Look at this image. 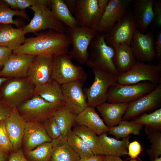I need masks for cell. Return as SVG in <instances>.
<instances>
[{
    "mask_svg": "<svg viewBox=\"0 0 161 161\" xmlns=\"http://www.w3.org/2000/svg\"><path fill=\"white\" fill-rule=\"evenodd\" d=\"M33 95H38L51 103L64 104L61 85L52 79L44 85L35 87Z\"/></svg>",
    "mask_w": 161,
    "mask_h": 161,
    "instance_id": "27",
    "label": "cell"
},
{
    "mask_svg": "<svg viewBox=\"0 0 161 161\" xmlns=\"http://www.w3.org/2000/svg\"><path fill=\"white\" fill-rule=\"evenodd\" d=\"M151 161H161V157H159L154 159V160H151Z\"/></svg>",
    "mask_w": 161,
    "mask_h": 161,
    "instance_id": "54",
    "label": "cell"
},
{
    "mask_svg": "<svg viewBox=\"0 0 161 161\" xmlns=\"http://www.w3.org/2000/svg\"><path fill=\"white\" fill-rule=\"evenodd\" d=\"M84 83L78 81L61 85L64 105L76 116L88 106L83 91Z\"/></svg>",
    "mask_w": 161,
    "mask_h": 161,
    "instance_id": "15",
    "label": "cell"
},
{
    "mask_svg": "<svg viewBox=\"0 0 161 161\" xmlns=\"http://www.w3.org/2000/svg\"><path fill=\"white\" fill-rule=\"evenodd\" d=\"M137 29L133 15L126 14L105 35V42L113 48L123 44L130 45Z\"/></svg>",
    "mask_w": 161,
    "mask_h": 161,
    "instance_id": "11",
    "label": "cell"
},
{
    "mask_svg": "<svg viewBox=\"0 0 161 161\" xmlns=\"http://www.w3.org/2000/svg\"><path fill=\"white\" fill-rule=\"evenodd\" d=\"M25 35L22 27L16 28L10 24H0V46L13 51L24 43Z\"/></svg>",
    "mask_w": 161,
    "mask_h": 161,
    "instance_id": "24",
    "label": "cell"
},
{
    "mask_svg": "<svg viewBox=\"0 0 161 161\" xmlns=\"http://www.w3.org/2000/svg\"><path fill=\"white\" fill-rule=\"evenodd\" d=\"M66 33L69 39L72 49L68 54L72 59L83 64L86 63L88 50L92 39L98 33L95 29L78 26L68 27Z\"/></svg>",
    "mask_w": 161,
    "mask_h": 161,
    "instance_id": "8",
    "label": "cell"
},
{
    "mask_svg": "<svg viewBox=\"0 0 161 161\" xmlns=\"http://www.w3.org/2000/svg\"><path fill=\"white\" fill-rule=\"evenodd\" d=\"M4 1L11 8L14 9H18L16 0H4Z\"/></svg>",
    "mask_w": 161,
    "mask_h": 161,
    "instance_id": "51",
    "label": "cell"
},
{
    "mask_svg": "<svg viewBox=\"0 0 161 161\" xmlns=\"http://www.w3.org/2000/svg\"><path fill=\"white\" fill-rule=\"evenodd\" d=\"M75 123L84 126L99 136L107 133L109 128L104 123L95 110V108L88 106L75 116Z\"/></svg>",
    "mask_w": 161,
    "mask_h": 161,
    "instance_id": "21",
    "label": "cell"
},
{
    "mask_svg": "<svg viewBox=\"0 0 161 161\" xmlns=\"http://www.w3.org/2000/svg\"><path fill=\"white\" fill-rule=\"evenodd\" d=\"M158 85L149 81L130 85L116 82L108 88L107 101L108 103H129L151 92Z\"/></svg>",
    "mask_w": 161,
    "mask_h": 161,
    "instance_id": "4",
    "label": "cell"
},
{
    "mask_svg": "<svg viewBox=\"0 0 161 161\" xmlns=\"http://www.w3.org/2000/svg\"><path fill=\"white\" fill-rule=\"evenodd\" d=\"M13 52L9 48L0 46V67L3 66L8 56Z\"/></svg>",
    "mask_w": 161,
    "mask_h": 161,
    "instance_id": "45",
    "label": "cell"
},
{
    "mask_svg": "<svg viewBox=\"0 0 161 161\" xmlns=\"http://www.w3.org/2000/svg\"><path fill=\"white\" fill-rule=\"evenodd\" d=\"M75 116L64 104L55 112L53 117L61 129L62 136L66 137L72 130V127L75 123Z\"/></svg>",
    "mask_w": 161,
    "mask_h": 161,
    "instance_id": "31",
    "label": "cell"
},
{
    "mask_svg": "<svg viewBox=\"0 0 161 161\" xmlns=\"http://www.w3.org/2000/svg\"><path fill=\"white\" fill-rule=\"evenodd\" d=\"M51 10L56 18L68 27L78 26L77 21L63 0H51Z\"/></svg>",
    "mask_w": 161,
    "mask_h": 161,
    "instance_id": "29",
    "label": "cell"
},
{
    "mask_svg": "<svg viewBox=\"0 0 161 161\" xmlns=\"http://www.w3.org/2000/svg\"><path fill=\"white\" fill-rule=\"evenodd\" d=\"M129 103H108L101 104L96 108L109 128L115 126L122 120Z\"/></svg>",
    "mask_w": 161,
    "mask_h": 161,
    "instance_id": "23",
    "label": "cell"
},
{
    "mask_svg": "<svg viewBox=\"0 0 161 161\" xmlns=\"http://www.w3.org/2000/svg\"><path fill=\"white\" fill-rule=\"evenodd\" d=\"M72 131L84 141L94 155H103L99 136L88 128L78 125L74 127Z\"/></svg>",
    "mask_w": 161,
    "mask_h": 161,
    "instance_id": "30",
    "label": "cell"
},
{
    "mask_svg": "<svg viewBox=\"0 0 161 161\" xmlns=\"http://www.w3.org/2000/svg\"><path fill=\"white\" fill-rule=\"evenodd\" d=\"M94 81L89 88L83 89L88 106L95 108L107 101L109 87L116 83L117 75L98 69L92 68Z\"/></svg>",
    "mask_w": 161,
    "mask_h": 161,
    "instance_id": "5",
    "label": "cell"
},
{
    "mask_svg": "<svg viewBox=\"0 0 161 161\" xmlns=\"http://www.w3.org/2000/svg\"><path fill=\"white\" fill-rule=\"evenodd\" d=\"M154 15V23L157 27L161 25V2L160 1H155L153 7Z\"/></svg>",
    "mask_w": 161,
    "mask_h": 161,
    "instance_id": "42",
    "label": "cell"
},
{
    "mask_svg": "<svg viewBox=\"0 0 161 161\" xmlns=\"http://www.w3.org/2000/svg\"><path fill=\"white\" fill-rule=\"evenodd\" d=\"M10 78L0 77V87L2 84L7 80Z\"/></svg>",
    "mask_w": 161,
    "mask_h": 161,
    "instance_id": "53",
    "label": "cell"
},
{
    "mask_svg": "<svg viewBox=\"0 0 161 161\" xmlns=\"http://www.w3.org/2000/svg\"><path fill=\"white\" fill-rule=\"evenodd\" d=\"M52 141L42 144L35 149L26 152L30 161H50L52 150Z\"/></svg>",
    "mask_w": 161,
    "mask_h": 161,
    "instance_id": "37",
    "label": "cell"
},
{
    "mask_svg": "<svg viewBox=\"0 0 161 161\" xmlns=\"http://www.w3.org/2000/svg\"><path fill=\"white\" fill-rule=\"evenodd\" d=\"M23 139L27 151L32 150L43 143L52 141L44 125L35 121L26 122Z\"/></svg>",
    "mask_w": 161,
    "mask_h": 161,
    "instance_id": "20",
    "label": "cell"
},
{
    "mask_svg": "<svg viewBox=\"0 0 161 161\" xmlns=\"http://www.w3.org/2000/svg\"><path fill=\"white\" fill-rule=\"evenodd\" d=\"M145 130L147 138L151 143L150 148L146 151L151 161L159 157L161 155V130L146 126Z\"/></svg>",
    "mask_w": 161,
    "mask_h": 161,
    "instance_id": "33",
    "label": "cell"
},
{
    "mask_svg": "<svg viewBox=\"0 0 161 161\" xmlns=\"http://www.w3.org/2000/svg\"><path fill=\"white\" fill-rule=\"evenodd\" d=\"M130 1L109 0L99 22L95 29L98 34L105 35L127 13Z\"/></svg>",
    "mask_w": 161,
    "mask_h": 161,
    "instance_id": "14",
    "label": "cell"
},
{
    "mask_svg": "<svg viewBox=\"0 0 161 161\" xmlns=\"http://www.w3.org/2000/svg\"><path fill=\"white\" fill-rule=\"evenodd\" d=\"M104 156L102 155H94L87 158L80 159L79 161H102Z\"/></svg>",
    "mask_w": 161,
    "mask_h": 161,
    "instance_id": "47",
    "label": "cell"
},
{
    "mask_svg": "<svg viewBox=\"0 0 161 161\" xmlns=\"http://www.w3.org/2000/svg\"><path fill=\"white\" fill-rule=\"evenodd\" d=\"M143 81L161 84V62L154 65L136 61L128 71L117 75L116 82L130 85Z\"/></svg>",
    "mask_w": 161,
    "mask_h": 161,
    "instance_id": "3",
    "label": "cell"
},
{
    "mask_svg": "<svg viewBox=\"0 0 161 161\" xmlns=\"http://www.w3.org/2000/svg\"><path fill=\"white\" fill-rule=\"evenodd\" d=\"M129 161H138L136 159H131Z\"/></svg>",
    "mask_w": 161,
    "mask_h": 161,
    "instance_id": "55",
    "label": "cell"
},
{
    "mask_svg": "<svg viewBox=\"0 0 161 161\" xmlns=\"http://www.w3.org/2000/svg\"><path fill=\"white\" fill-rule=\"evenodd\" d=\"M154 42V32L152 31L143 33L136 30L130 47L137 61L146 63L155 60Z\"/></svg>",
    "mask_w": 161,
    "mask_h": 161,
    "instance_id": "13",
    "label": "cell"
},
{
    "mask_svg": "<svg viewBox=\"0 0 161 161\" xmlns=\"http://www.w3.org/2000/svg\"><path fill=\"white\" fill-rule=\"evenodd\" d=\"M72 59L68 54L53 56L52 78L61 85L75 81L85 82L86 80L85 70L75 65Z\"/></svg>",
    "mask_w": 161,
    "mask_h": 161,
    "instance_id": "6",
    "label": "cell"
},
{
    "mask_svg": "<svg viewBox=\"0 0 161 161\" xmlns=\"http://www.w3.org/2000/svg\"><path fill=\"white\" fill-rule=\"evenodd\" d=\"M76 0H64L68 8L72 14H73L75 7Z\"/></svg>",
    "mask_w": 161,
    "mask_h": 161,
    "instance_id": "48",
    "label": "cell"
},
{
    "mask_svg": "<svg viewBox=\"0 0 161 161\" xmlns=\"http://www.w3.org/2000/svg\"><path fill=\"white\" fill-rule=\"evenodd\" d=\"M35 56L12 52L0 71V75L13 78H26L29 68Z\"/></svg>",
    "mask_w": 161,
    "mask_h": 161,
    "instance_id": "18",
    "label": "cell"
},
{
    "mask_svg": "<svg viewBox=\"0 0 161 161\" xmlns=\"http://www.w3.org/2000/svg\"><path fill=\"white\" fill-rule=\"evenodd\" d=\"M62 105L50 103L38 95H33L22 102L16 108L25 121H33L45 120L52 116Z\"/></svg>",
    "mask_w": 161,
    "mask_h": 161,
    "instance_id": "9",
    "label": "cell"
},
{
    "mask_svg": "<svg viewBox=\"0 0 161 161\" xmlns=\"http://www.w3.org/2000/svg\"><path fill=\"white\" fill-rule=\"evenodd\" d=\"M52 150L50 161H79L80 157L68 144L66 137L61 136L52 140Z\"/></svg>",
    "mask_w": 161,
    "mask_h": 161,
    "instance_id": "26",
    "label": "cell"
},
{
    "mask_svg": "<svg viewBox=\"0 0 161 161\" xmlns=\"http://www.w3.org/2000/svg\"><path fill=\"white\" fill-rule=\"evenodd\" d=\"M4 121L13 151L16 152L22 143L26 122L20 115L16 108L12 109L10 116Z\"/></svg>",
    "mask_w": 161,
    "mask_h": 161,
    "instance_id": "19",
    "label": "cell"
},
{
    "mask_svg": "<svg viewBox=\"0 0 161 161\" xmlns=\"http://www.w3.org/2000/svg\"><path fill=\"white\" fill-rule=\"evenodd\" d=\"M45 121L44 127L47 133L52 140L58 139L62 136L61 129L53 115Z\"/></svg>",
    "mask_w": 161,
    "mask_h": 161,
    "instance_id": "39",
    "label": "cell"
},
{
    "mask_svg": "<svg viewBox=\"0 0 161 161\" xmlns=\"http://www.w3.org/2000/svg\"><path fill=\"white\" fill-rule=\"evenodd\" d=\"M0 148L5 153L13 151L6 129L4 120L0 121Z\"/></svg>",
    "mask_w": 161,
    "mask_h": 161,
    "instance_id": "38",
    "label": "cell"
},
{
    "mask_svg": "<svg viewBox=\"0 0 161 161\" xmlns=\"http://www.w3.org/2000/svg\"><path fill=\"white\" fill-rule=\"evenodd\" d=\"M128 149V154L130 157L131 159H136L140 153L142 147L138 141L135 140L129 143Z\"/></svg>",
    "mask_w": 161,
    "mask_h": 161,
    "instance_id": "41",
    "label": "cell"
},
{
    "mask_svg": "<svg viewBox=\"0 0 161 161\" xmlns=\"http://www.w3.org/2000/svg\"><path fill=\"white\" fill-rule=\"evenodd\" d=\"M99 136L102 145L103 155L120 157L128 154L127 149L130 136L123 138L121 140L109 137L107 133Z\"/></svg>",
    "mask_w": 161,
    "mask_h": 161,
    "instance_id": "25",
    "label": "cell"
},
{
    "mask_svg": "<svg viewBox=\"0 0 161 161\" xmlns=\"http://www.w3.org/2000/svg\"><path fill=\"white\" fill-rule=\"evenodd\" d=\"M73 14L79 26L94 29L102 16L98 0H76Z\"/></svg>",
    "mask_w": 161,
    "mask_h": 161,
    "instance_id": "16",
    "label": "cell"
},
{
    "mask_svg": "<svg viewBox=\"0 0 161 161\" xmlns=\"http://www.w3.org/2000/svg\"><path fill=\"white\" fill-rule=\"evenodd\" d=\"M67 142L80 159L91 157L94 154L91 149L84 141L72 130L66 137Z\"/></svg>",
    "mask_w": 161,
    "mask_h": 161,
    "instance_id": "35",
    "label": "cell"
},
{
    "mask_svg": "<svg viewBox=\"0 0 161 161\" xmlns=\"http://www.w3.org/2000/svg\"><path fill=\"white\" fill-rule=\"evenodd\" d=\"M143 125L133 122L131 121L122 120L117 126L109 128V134L114 136L116 139L126 137L130 134L139 135Z\"/></svg>",
    "mask_w": 161,
    "mask_h": 161,
    "instance_id": "32",
    "label": "cell"
},
{
    "mask_svg": "<svg viewBox=\"0 0 161 161\" xmlns=\"http://www.w3.org/2000/svg\"><path fill=\"white\" fill-rule=\"evenodd\" d=\"M53 56H35L28 71L26 78L35 87L52 80Z\"/></svg>",
    "mask_w": 161,
    "mask_h": 161,
    "instance_id": "17",
    "label": "cell"
},
{
    "mask_svg": "<svg viewBox=\"0 0 161 161\" xmlns=\"http://www.w3.org/2000/svg\"><path fill=\"white\" fill-rule=\"evenodd\" d=\"M154 0H137L134 3L133 15L137 29L140 32H147L150 24L154 21Z\"/></svg>",
    "mask_w": 161,
    "mask_h": 161,
    "instance_id": "22",
    "label": "cell"
},
{
    "mask_svg": "<svg viewBox=\"0 0 161 161\" xmlns=\"http://www.w3.org/2000/svg\"><path fill=\"white\" fill-rule=\"evenodd\" d=\"M98 1L99 8L102 16L105 10L109 0H98Z\"/></svg>",
    "mask_w": 161,
    "mask_h": 161,
    "instance_id": "49",
    "label": "cell"
},
{
    "mask_svg": "<svg viewBox=\"0 0 161 161\" xmlns=\"http://www.w3.org/2000/svg\"><path fill=\"white\" fill-rule=\"evenodd\" d=\"M7 156L4 152L0 148V161H7Z\"/></svg>",
    "mask_w": 161,
    "mask_h": 161,
    "instance_id": "52",
    "label": "cell"
},
{
    "mask_svg": "<svg viewBox=\"0 0 161 161\" xmlns=\"http://www.w3.org/2000/svg\"><path fill=\"white\" fill-rule=\"evenodd\" d=\"M8 161H29L25 157L21 149L13 152L10 154Z\"/></svg>",
    "mask_w": 161,
    "mask_h": 161,
    "instance_id": "46",
    "label": "cell"
},
{
    "mask_svg": "<svg viewBox=\"0 0 161 161\" xmlns=\"http://www.w3.org/2000/svg\"><path fill=\"white\" fill-rule=\"evenodd\" d=\"M114 48L106 43L105 35L98 33L89 45L86 64L92 69L97 68L117 75L114 63Z\"/></svg>",
    "mask_w": 161,
    "mask_h": 161,
    "instance_id": "2",
    "label": "cell"
},
{
    "mask_svg": "<svg viewBox=\"0 0 161 161\" xmlns=\"http://www.w3.org/2000/svg\"><path fill=\"white\" fill-rule=\"evenodd\" d=\"M161 103V84L153 90L129 103L122 120L134 119L145 112L157 108Z\"/></svg>",
    "mask_w": 161,
    "mask_h": 161,
    "instance_id": "12",
    "label": "cell"
},
{
    "mask_svg": "<svg viewBox=\"0 0 161 161\" xmlns=\"http://www.w3.org/2000/svg\"><path fill=\"white\" fill-rule=\"evenodd\" d=\"M15 16L29 19L25 10H13L9 7L4 0L0 1V24H14L19 27L20 25V22L13 19Z\"/></svg>",
    "mask_w": 161,
    "mask_h": 161,
    "instance_id": "34",
    "label": "cell"
},
{
    "mask_svg": "<svg viewBox=\"0 0 161 161\" xmlns=\"http://www.w3.org/2000/svg\"><path fill=\"white\" fill-rule=\"evenodd\" d=\"M70 44L66 33L49 30L41 32L35 37L26 38L24 43L13 50V53L54 56L68 54Z\"/></svg>",
    "mask_w": 161,
    "mask_h": 161,
    "instance_id": "1",
    "label": "cell"
},
{
    "mask_svg": "<svg viewBox=\"0 0 161 161\" xmlns=\"http://www.w3.org/2000/svg\"><path fill=\"white\" fill-rule=\"evenodd\" d=\"M133 122L156 129L161 130V108L149 114L140 115L131 121Z\"/></svg>",
    "mask_w": 161,
    "mask_h": 161,
    "instance_id": "36",
    "label": "cell"
},
{
    "mask_svg": "<svg viewBox=\"0 0 161 161\" xmlns=\"http://www.w3.org/2000/svg\"><path fill=\"white\" fill-rule=\"evenodd\" d=\"M30 8L34 15L30 23L22 27L25 34L47 29L66 33L68 27L56 18L48 7L39 4Z\"/></svg>",
    "mask_w": 161,
    "mask_h": 161,
    "instance_id": "7",
    "label": "cell"
},
{
    "mask_svg": "<svg viewBox=\"0 0 161 161\" xmlns=\"http://www.w3.org/2000/svg\"><path fill=\"white\" fill-rule=\"evenodd\" d=\"M9 80L4 87V102L12 109L33 95L34 86L26 78Z\"/></svg>",
    "mask_w": 161,
    "mask_h": 161,
    "instance_id": "10",
    "label": "cell"
},
{
    "mask_svg": "<svg viewBox=\"0 0 161 161\" xmlns=\"http://www.w3.org/2000/svg\"><path fill=\"white\" fill-rule=\"evenodd\" d=\"M102 161H123L120 157L117 156L105 155Z\"/></svg>",
    "mask_w": 161,
    "mask_h": 161,
    "instance_id": "50",
    "label": "cell"
},
{
    "mask_svg": "<svg viewBox=\"0 0 161 161\" xmlns=\"http://www.w3.org/2000/svg\"><path fill=\"white\" fill-rule=\"evenodd\" d=\"M115 53L114 63L118 74L129 70L137 61L130 45L122 44L114 47Z\"/></svg>",
    "mask_w": 161,
    "mask_h": 161,
    "instance_id": "28",
    "label": "cell"
},
{
    "mask_svg": "<svg viewBox=\"0 0 161 161\" xmlns=\"http://www.w3.org/2000/svg\"><path fill=\"white\" fill-rule=\"evenodd\" d=\"M18 8L21 10H25L27 7L41 4L48 7L51 5V0H16Z\"/></svg>",
    "mask_w": 161,
    "mask_h": 161,
    "instance_id": "40",
    "label": "cell"
},
{
    "mask_svg": "<svg viewBox=\"0 0 161 161\" xmlns=\"http://www.w3.org/2000/svg\"><path fill=\"white\" fill-rule=\"evenodd\" d=\"M12 109L4 102H0V121L5 120L7 118Z\"/></svg>",
    "mask_w": 161,
    "mask_h": 161,
    "instance_id": "44",
    "label": "cell"
},
{
    "mask_svg": "<svg viewBox=\"0 0 161 161\" xmlns=\"http://www.w3.org/2000/svg\"><path fill=\"white\" fill-rule=\"evenodd\" d=\"M154 49L156 60L158 62H161V31H159L154 38Z\"/></svg>",
    "mask_w": 161,
    "mask_h": 161,
    "instance_id": "43",
    "label": "cell"
}]
</instances>
